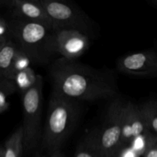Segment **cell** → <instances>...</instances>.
<instances>
[{"instance_id": "25", "label": "cell", "mask_w": 157, "mask_h": 157, "mask_svg": "<svg viewBox=\"0 0 157 157\" xmlns=\"http://www.w3.org/2000/svg\"><path fill=\"white\" fill-rule=\"evenodd\" d=\"M0 3H2V2H0Z\"/></svg>"}, {"instance_id": "22", "label": "cell", "mask_w": 157, "mask_h": 157, "mask_svg": "<svg viewBox=\"0 0 157 157\" xmlns=\"http://www.w3.org/2000/svg\"><path fill=\"white\" fill-rule=\"evenodd\" d=\"M59 151H60V150H58V151H57V152H55V153H52V154L51 155V156H49V157H56L57 155H58V153H59Z\"/></svg>"}, {"instance_id": "20", "label": "cell", "mask_w": 157, "mask_h": 157, "mask_svg": "<svg viewBox=\"0 0 157 157\" xmlns=\"http://www.w3.org/2000/svg\"><path fill=\"white\" fill-rule=\"evenodd\" d=\"M9 38H2V37H0V50L4 47L5 44L7 43V41H9Z\"/></svg>"}, {"instance_id": "10", "label": "cell", "mask_w": 157, "mask_h": 157, "mask_svg": "<svg viewBox=\"0 0 157 157\" xmlns=\"http://www.w3.org/2000/svg\"><path fill=\"white\" fill-rule=\"evenodd\" d=\"M10 6L18 19L38 23L54 31L52 20L40 1L13 0L10 2Z\"/></svg>"}, {"instance_id": "27", "label": "cell", "mask_w": 157, "mask_h": 157, "mask_svg": "<svg viewBox=\"0 0 157 157\" xmlns=\"http://www.w3.org/2000/svg\"><path fill=\"white\" fill-rule=\"evenodd\" d=\"M0 113H1V112H0Z\"/></svg>"}, {"instance_id": "13", "label": "cell", "mask_w": 157, "mask_h": 157, "mask_svg": "<svg viewBox=\"0 0 157 157\" xmlns=\"http://www.w3.org/2000/svg\"><path fill=\"white\" fill-rule=\"evenodd\" d=\"M38 75L34 72L30 67L18 71L14 78L13 82L15 83L16 87H18L22 93L29 90L33 86L36 81Z\"/></svg>"}, {"instance_id": "18", "label": "cell", "mask_w": 157, "mask_h": 157, "mask_svg": "<svg viewBox=\"0 0 157 157\" xmlns=\"http://www.w3.org/2000/svg\"><path fill=\"white\" fill-rule=\"evenodd\" d=\"M12 35L10 24L6 22L3 18H0V37L9 38Z\"/></svg>"}, {"instance_id": "5", "label": "cell", "mask_w": 157, "mask_h": 157, "mask_svg": "<svg viewBox=\"0 0 157 157\" xmlns=\"http://www.w3.org/2000/svg\"><path fill=\"white\" fill-rule=\"evenodd\" d=\"M124 104L112 103L107 111L104 126L96 134V142L101 157H113L121 147Z\"/></svg>"}, {"instance_id": "17", "label": "cell", "mask_w": 157, "mask_h": 157, "mask_svg": "<svg viewBox=\"0 0 157 157\" xmlns=\"http://www.w3.org/2000/svg\"><path fill=\"white\" fill-rule=\"evenodd\" d=\"M14 90L6 88H0V112H3L9 107V103L6 101V94H11Z\"/></svg>"}, {"instance_id": "7", "label": "cell", "mask_w": 157, "mask_h": 157, "mask_svg": "<svg viewBox=\"0 0 157 157\" xmlns=\"http://www.w3.org/2000/svg\"><path fill=\"white\" fill-rule=\"evenodd\" d=\"M151 132L140 107L133 103L124 104L122 124V138L119 150L132 145L139 138L146 136Z\"/></svg>"}, {"instance_id": "9", "label": "cell", "mask_w": 157, "mask_h": 157, "mask_svg": "<svg viewBox=\"0 0 157 157\" xmlns=\"http://www.w3.org/2000/svg\"><path fill=\"white\" fill-rule=\"evenodd\" d=\"M117 69L122 73L132 76H156L157 55L152 51L127 55L119 60Z\"/></svg>"}, {"instance_id": "19", "label": "cell", "mask_w": 157, "mask_h": 157, "mask_svg": "<svg viewBox=\"0 0 157 157\" xmlns=\"http://www.w3.org/2000/svg\"><path fill=\"white\" fill-rule=\"evenodd\" d=\"M0 88H6V89H11V90H15L16 86H15V83L12 81H9L6 80L0 75Z\"/></svg>"}, {"instance_id": "26", "label": "cell", "mask_w": 157, "mask_h": 157, "mask_svg": "<svg viewBox=\"0 0 157 157\" xmlns=\"http://www.w3.org/2000/svg\"><path fill=\"white\" fill-rule=\"evenodd\" d=\"M139 157H140V156H139Z\"/></svg>"}, {"instance_id": "21", "label": "cell", "mask_w": 157, "mask_h": 157, "mask_svg": "<svg viewBox=\"0 0 157 157\" xmlns=\"http://www.w3.org/2000/svg\"><path fill=\"white\" fill-rule=\"evenodd\" d=\"M0 157H4V147H0Z\"/></svg>"}, {"instance_id": "8", "label": "cell", "mask_w": 157, "mask_h": 157, "mask_svg": "<svg viewBox=\"0 0 157 157\" xmlns=\"http://www.w3.org/2000/svg\"><path fill=\"white\" fill-rule=\"evenodd\" d=\"M55 52L69 61L78 58L89 48L88 36L76 30H58L53 32Z\"/></svg>"}, {"instance_id": "12", "label": "cell", "mask_w": 157, "mask_h": 157, "mask_svg": "<svg viewBox=\"0 0 157 157\" xmlns=\"http://www.w3.org/2000/svg\"><path fill=\"white\" fill-rule=\"evenodd\" d=\"M24 133L22 127L17 129L6 140L4 147V157H21L24 150Z\"/></svg>"}, {"instance_id": "23", "label": "cell", "mask_w": 157, "mask_h": 157, "mask_svg": "<svg viewBox=\"0 0 157 157\" xmlns=\"http://www.w3.org/2000/svg\"><path fill=\"white\" fill-rule=\"evenodd\" d=\"M56 157H64V156H63L62 154H61V153H60V151H59V153H58V155H57Z\"/></svg>"}, {"instance_id": "4", "label": "cell", "mask_w": 157, "mask_h": 157, "mask_svg": "<svg viewBox=\"0 0 157 157\" xmlns=\"http://www.w3.org/2000/svg\"><path fill=\"white\" fill-rule=\"evenodd\" d=\"M43 79L37 76L32 87L22 93L24 150L31 151L38 144L41 136V118L42 112Z\"/></svg>"}, {"instance_id": "16", "label": "cell", "mask_w": 157, "mask_h": 157, "mask_svg": "<svg viewBox=\"0 0 157 157\" xmlns=\"http://www.w3.org/2000/svg\"><path fill=\"white\" fill-rule=\"evenodd\" d=\"M143 157H157V136L150 133L147 137Z\"/></svg>"}, {"instance_id": "3", "label": "cell", "mask_w": 157, "mask_h": 157, "mask_svg": "<svg viewBox=\"0 0 157 157\" xmlns=\"http://www.w3.org/2000/svg\"><path fill=\"white\" fill-rule=\"evenodd\" d=\"M12 36L18 43V47L32 62H47L55 53L53 44L54 31L43 25L17 19L10 23Z\"/></svg>"}, {"instance_id": "11", "label": "cell", "mask_w": 157, "mask_h": 157, "mask_svg": "<svg viewBox=\"0 0 157 157\" xmlns=\"http://www.w3.org/2000/svg\"><path fill=\"white\" fill-rule=\"evenodd\" d=\"M18 47L9 39L0 50V75L6 80L12 81V67Z\"/></svg>"}, {"instance_id": "15", "label": "cell", "mask_w": 157, "mask_h": 157, "mask_svg": "<svg viewBox=\"0 0 157 157\" xmlns=\"http://www.w3.org/2000/svg\"><path fill=\"white\" fill-rule=\"evenodd\" d=\"M75 157H101L96 142V134L92 133L77 149Z\"/></svg>"}, {"instance_id": "14", "label": "cell", "mask_w": 157, "mask_h": 157, "mask_svg": "<svg viewBox=\"0 0 157 157\" xmlns=\"http://www.w3.org/2000/svg\"><path fill=\"white\" fill-rule=\"evenodd\" d=\"M149 130L157 136V101H150L140 105Z\"/></svg>"}, {"instance_id": "2", "label": "cell", "mask_w": 157, "mask_h": 157, "mask_svg": "<svg viewBox=\"0 0 157 157\" xmlns=\"http://www.w3.org/2000/svg\"><path fill=\"white\" fill-rule=\"evenodd\" d=\"M78 110V102L52 93L42 139L43 147L52 154L60 150L73 130Z\"/></svg>"}, {"instance_id": "1", "label": "cell", "mask_w": 157, "mask_h": 157, "mask_svg": "<svg viewBox=\"0 0 157 157\" xmlns=\"http://www.w3.org/2000/svg\"><path fill=\"white\" fill-rule=\"evenodd\" d=\"M51 75L54 93L75 102L107 99L117 94L111 75L64 58L53 64Z\"/></svg>"}, {"instance_id": "6", "label": "cell", "mask_w": 157, "mask_h": 157, "mask_svg": "<svg viewBox=\"0 0 157 157\" xmlns=\"http://www.w3.org/2000/svg\"><path fill=\"white\" fill-rule=\"evenodd\" d=\"M52 20L54 31L76 30L87 35L88 22L85 15L73 6L58 0H40Z\"/></svg>"}, {"instance_id": "24", "label": "cell", "mask_w": 157, "mask_h": 157, "mask_svg": "<svg viewBox=\"0 0 157 157\" xmlns=\"http://www.w3.org/2000/svg\"><path fill=\"white\" fill-rule=\"evenodd\" d=\"M153 3H154L155 5H156V6H157V0H156V1H154V2H153Z\"/></svg>"}]
</instances>
